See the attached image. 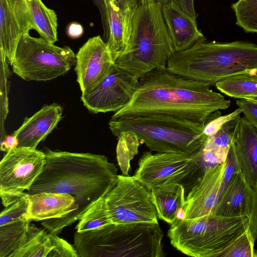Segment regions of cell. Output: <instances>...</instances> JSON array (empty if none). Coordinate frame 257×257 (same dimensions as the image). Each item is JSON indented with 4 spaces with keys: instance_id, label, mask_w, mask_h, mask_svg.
Returning <instances> with one entry per match:
<instances>
[{
    "instance_id": "6da1fadb",
    "label": "cell",
    "mask_w": 257,
    "mask_h": 257,
    "mask_svg": "<svg viewBox=\"0 0 257 257\" xmlns=\"http://www.w3.org/2000/svg\"><path fill=\"white\" fill-rule=\"evenodd\" d=\"M46 162L27 193H66L75 198V210L58 218L43 220L50 233L58 234L79 220L99 199L115 186L117 169L104 155L53 151L45 152Z\"/></svg>"
},
{
    "instance_id": "7a4b0ae2",
    "label": "cell",
    "mask_w": 257,
    "mask_h": 257,
    "mask_svg": "<svg viewBox=\"0 0 257 257\" xmlns=\"http://www.w3.org/2000/svg\"><path fill=\"white\" fill-rule=\"evenodd\" d=\"M230 106V100L208 85L161 67L140 78L131 100L111 118L162 114L204 126L211 113Z\"/></svg>"
},
{
    "instance_id": "3957f363",
    "label": "cell",
    "mask_w": 257,
    "mask_h": 257,
    "mask_svg": "<svg viewBox=\"0 0 257 257\" xmlns=\"http://www.w3.org/2000/svg\"><path fill=\"white\" fill-rule=\"evenodd\" d=\"M166 69L209 86L234 75L257 76V45L242 41H208L204 36L189 48L174 52Z\"/></svg>"
},
{
    "instance_id": "277c9868",
    "label": "cell",
    "mask_w": 257,
    "mask_h": 257,
    "mask_svg": "<svg viewBox=\"0 0 257 257\" xmlns=\"http://www.w3.org/2000/svg\"><path fill=\"white\" fill-rule=\"evenodd\" d=\"M162 7L158 2L139 3L133 17L128 50L114 61L119 67L139 78L154 69L166 67L175 52Z\"/></svg>"
},
{
    "instance_id": "5b68a950",
    "label": "cell",
    "mask_w": 257,
    "mask_h": 257,
    "mask_svg": "<svg viewBox=\"0 0 257 257\" xmlns=\"http://www.w3.org/2000/svg\"><path fill=\"white\" fill-rule=\"evenodd\" d=\"M163 236L159 223H111L76 231L74 241L81 257H162Z\"/></svg>"
},
{
    "instance_id": "8992f818",
    "label": "cell",
    "mask_w": 257,
    "mask_h": 257,
    "mask_svg": "<svg viewBox=\"0 0 257 257\" xmlns=\"http://www.w3.org/2000/svg\"><path fill=\"white\" fill-rule=\"evenodd\" d=\"M108 126L116 137L124 132L134 133L157 153H195L208 137L203 133V125L162 114L111 118Z\"/></svg>"
},
{
    "instance_id": "52a82bcc",
    "label": "cell",
    "mask_w": 257,
    "mask_h": 257,
    "mask_svg": "<svg viewBox=\"0 0 257 257\" xmlns=\"http://www.w3.org/2000/svg\"><path fill=\"white\" fill-rule=\"evenodd\" d=\"M248 227L247 217H224L208 214L191 219H178L171 224V244L193 257H219L226 246Z\"/></svg>"
},
{
    "instance_id": "ba28073f",
    "label": "cell",
    "mask_w": 257,
    "mask_h": 257,
    "mask_svg": "<svg viewBox=\"0 0 257 257\" xmlns=\"http://www.w3.org/2000/svg\"><path fill=\"white\" fill-rule=\"evenodd\" d=\"M202 149V148H201ZM218 165L201 149L193 154L144 152L134 176L150 190L181 184L188 192L208 168Z\"/></svg>"
},
{
    "instance_id": "9c48e42d",
    "label": "cell",
    "mask_w": 257,
    "mask_h": 257,
    "mask_svg": "<svg viewBox=\"0 0 257 257\" xmlns=\"http://www.w3.org/2000/svg\"><path fill=\"white\" fill-rule=\"evenodd\" d=\"M76 62V54L69 47L57 46L27 34L19 41L11 66L25 80L44 81L66 74Z\"/></svg>"
},
{
    "instance_id": "30bf717a",
    "label": "cell",
    "mask_w": 257,
    "mask_h": 257,
    "mask_svg": "<svg viewBox=\"0 0 257 257\" xmlns=\"http://www.w3.org/2000/svg\"><path fill=\"white\" fill-rule=\"evenodd\" d=\"M104 199L112 223H158L151 190L135 176L117 175Z\"/></svg>"
},
{
    "instance_id": "8fae6325",
    "label": "cell",
    "mask_w": 257,
    "mask_h": 257,
    "mask_svg": "<svg viewBox=\"0 0 257 257\" xmlns=\"http://www.w3.org/2000/svg\"><path fill=\"white\" fill-rule=\"evenodd\" d=\"M45 162V153L35 148L17 147L7 152L0 163V196L5 207L29 189Z\"/></svg>"
},
{
    "instance_id": "7c38bea8",
    "label": "cell",
    "mask_w": 257,
    "mask_h": 257,
    "mask_svg": "<svg viewBox=\"0 0 257 257\" xmlns=\"http://www.w3.org/2000/svg\"><path fill=\"white\" fill-rule=\"evenodd\" d=\"M139 79L114 63L109 73L97 87L90 92L82 93L81 100L92 113L115 112L131 100Z\"/></svg>"
},
{
    "instance_id": "4fadbf2b",
    "label": "cell",
    "mask_w": 257,
    "mask_h": 257,
    "mask_svg": "<svg viewBox=\"0 0 257 257\" xmlns=\"http://www.w3.org/2000/svg\"><path fill=\"white\" fill-rule=\"evenodd\" d=\"M76 58L74 70L82 93L97 87L114 64L107 43L99 35L89 38L79 48Z\"/></svg>"
},
{
    "instance_id": "5bb4252c",
    "label": "cell",
    "mask_w": 257,
    "mask_h": 257,
    "mask_svg": "<svg viewBox=\"0 0 257 257\" xmlns=\"http://www.w3.org/2000/svg\"><path fill=\"white\" fill-rule=\"evenodd\" d=\"M35 30L26 0H0L1 51L12 65L21 37Z\"/></svg>"
},
{
    "instance_id": "9a60e30c",
    "label": "cell",
    "mask_w": 257,
    "mask_h": 257,
    "mask_svg": "<svg viewBox=\"0 0 257 257\" xmlns=\"http://www.w3.org/2000/svg\"><path fill=\"white\" fill-rule=\"evenodd\" d=\"M225 166L224 161L208 168L191 187L186 197L184 219L213 214L221 198Z\"/></svg>"
},
{
    "instance_id": "2e32d148",
    "label": "cell",
    "mask_w": 257,
    "mask_h": 257,
    "mask_svg": "<svg viewBox=\"0 0 257 257\" xmlns=\"http://www.w3.org/2000/svg\"><path fill=\"white\" fill-rule=\"evenodd\" d=\"M63 109L57 104L44 106L32 116L24 118L22 125L13 135L18 140L19 147L36 149L61 119Z\"/></svg>"
},
{
    "instance_id": "e0dca14e",
    "label": "cell",
    "mask_w": 257,
    "mask_h": 257,
    "mask_svg": "<svg viewBox=\"0 0 257 257\" xmlns=\"http://www.w3.org/2000/svg\"><path fill=\"white\" fill-rule=\"evenodd\" d=\"M252 195L253 189L240 170L226 187L213 214L224 217H248Z\"/></svg>"
},
{
    "instance_id": "ac0fdd59",
    "label": "cell",
    "mask_w": 257,
    "mask_h": 257,
    "mask_svg": "<svg viewBox=\"0 0 257 257\" xmlns=\"http://www.w3.org/2000/svg\"><path fill=\"white\" fill-rule=\"evenodd\" d=\"M233 145L244 178L252 189L257 188V130L245 117L239 118Z\"/></svg>"
},
{
    "instance_id": "d6986e66",
    "label": "cell",
    "mask_w": 257,
    "mask_h": 257,
    "mask_svg": "<svg viewBox=\"0 0 257 257\" xmlns=\"http://www.w3.org/2000/svg\"><path fill=\"white\" fill-rule=\"evenodd\" d=\"M104 1L109 29V38L106 43L115 61L128 50L136 8L124 10L117 0Z\"/></svg>"
},
{
    "instance_id": "ffe728a7",
    "label": "cell",
    "mask_w": 257,
    "mask_h": 257,
    "mask_svg": "<svg viewBox=\"0 0 257 257\" xmlns=\"http://www.w3.org/2000/svg\"><path fill=\"white\" fill-rule=\"evenodd\" d=\"M162 11L175 52L189 48L204 37L197 27L196 20L171 2L163 5Z\"/></svg>"
},
{
    "instance_id": "44dd1931",
    "label": "cell",
    "mask_w": 257,
    "mask_h": 257,
    "mask_svg": "<svg viewBox=\"0 0 257 257\" xmlns=\"http://www.w3.org/2000/svg\"><path fill=\"white\" fill-rule=\"evenodd\" d=\"M29 195L27 218L31 221L61 218L75 210V198L69 194L40 192Z\"/></svg>"
},
{
    "instance_id": "7402d4cb",
    "label": "cell",
    "mask_w": 257,
    "mask_h": 257,
    "mask_svg": "<svg viewBox=\"0 0 257 257\" xmlns=\"http://www.w3.org/2000/svg\"><path fill=\"white\" fill-rule=\"evenodd\" d=\"M151 198L158 217L171 224L177 218L178 212L184 209L186 190L181 184L154 187L151 190Z\"/></svg>"
},
{
    "instance_id": "603a6c76",
    "label": "cell",
    "mask_w": 257,
    "mask_h": 257,
    "mask_svg": "<svg viewBox=\"0 0 257 257\" xmlns=\"http://www.w3.org/2000/svg\"><path fill=\"white\" fill-rule=\"evenodd\" d=\"M35 30L41 37L54 44L58 41V18L55 12L42 0H26Z\"/></svg>"
},
{
    "instance_id": "cb8c5ba5",
    "label": "cell",
    "mask_w": 257,
    "mask_h": 257,
    "mask_svg": "<svg viewBox=\"0 0 257 257\" xmlns=\"http://www.w3.org/2000/svg\"><path fill=\"white\" fill-rule=\"evenodd\" d=\"M52 247V234L30 224L23 242L12 257H48Z\"/></svg>"
},
{
    "instance_id": "d4e9b609",
    "label": "cell",
    "mask_w": 257,
    "mask_h": 257,
    "mask_svg": "<svg viewBox=\"0 0 257 257\" xmlns=\"http://www.w3.org/2000/svg\"><path fill=\"white\" fill-rule=\"evenodd\" d=\"M31 220L19 219L0 226V257H12L27 235Z\"/></svg>"
},
{
    "instance_id": "484cf974",
    "label": "cell",
    "mask_w": 257,
    "mask_h": 257,
    "mask_svg": "<svg viewBox=\"0 0 257 257\" xmlns=\"http://www.w3.org/2000/svg\"><path fill=\"white\" fill-rule=\"evenodd\" d=\"M221 92L228 96L244 99L257 96V76L243 74L220 80L215 84Z\"/></svg>"
},
{
    "instance_id": "4316f807",
    "label": "cell",
    "mask_w": 257,
    "mask_h": 257,
    "mask_svg": "<svg viewBox=\"0 0 257 257\" xmlns=\"http://www.w3.org/2000/svg\"><path fill=\"white\" fill-rule=\"evenodd\" d=\"M240 115L224 124L215 134L208 137L202 148L226 159L228 150L234 143Z\"/></svg>"
},
{
    "instance_id": "83f0119b",
    "label": "cell",
    "mask_w": 257,
    "mask_h": 257,
    "mask_svg": "<svg viewBox=\"0 0 257 257\" xmlns=\"http://www.w3.org/2000/svg\"><path fill=\"white\" fill-rule=\"evenodd\" d=\"M76 231L93 230L112 223L104 197L96 201L78 220Z\"/></svg>"
},
{
    "instance_id": "f1b7e54d",
    "label": "cell",
    "mask_w": 257,
    "mask_h": 257,
    "mask_svg": "<svg viewBox=\"0 0 257 257\" xmlns=\"http://www.w3.org/2000/svg\"><path fill=\"white\" fill-rule=\"evenodd\" d=\"M116 158L118 164L123 175H128L131 169L130 162L138 152L139 140L131 132H124L117 137Z\"/></svg>"
},
{
    "instance_id": "f546056e",
    "label": "cell",
    "mask_w": 257,
    "mask_h": 257,
    "mask_svg": "<svg viewBox=\"0 0 257 257\" xmlns=\"http://www.w3.org/2000/svg\"><path fill=\"white\" fill-rule=\"evenodd\" d=\"M231 8L238 26L247 33H257V0H238Z\"/></svg>"
},
{
    "instance_id": "4dcf8cb0",
    "label": "cell",
    "mask_w": 257,
    "mask_h": 257,
    "mask_svg": "<svg viewBox=\"0 0 257 257\" xmlns=\"http://www.w3.org/2000/svg\"><path fill=\"white\" fill-rule=\"evenodd\" d=\"M255 240L248 227L226 246L219 257H257L254 248Z\"/></svg>"
},
{
    "instance_id": "1f68e13d",
    "label": "cell",
    "mask_w": 257,
    "mask_h": 257,
    "mask_svg": "<svg viewBox=\"0 0 257 257\" xmlns=\"http://www.w3.org/2000/svg\"><path fill=\"white\" fill-rule=\"evenodd\" d=\"M29 194L24 193L18 199L5 207L0 215V226L22 218H27Z\"/></svg>"
},
{
    "instance_id": "d6a6232c",
    "label": "cell",
    "mask_w": 257,
    "mask_h": 257,
    "mask_svg": "<svg viewBox=\"0 0 257 257\" xmlns=\"http://www.w3.org/2000/svg\"><path fill=\"white\" fill-rule=\"evenodd\" d=\"M242 110L238 108L232 112L221 115L219 110L211 113L204 123L203 134L208 137L215 134L224 124L240 115Z\"/></svg>"
},
{
    "instance_id": "836d02e7",
    "label": "cell",
    "mask_w": 257,
    "mask_h": 257,
    "mask_svg": "<svg viewBox=\"0 0 257 257\" xmlns=\"http://www.w3.org/2000/svg\"><path fill=\"white\" fill-rule=\"evenodd\" d=\"M225 163V166L221 188V197L230 181L235 174L240 170L233 143L228 150Z\"/></svg>"
},
{
    "instance_id": "e575fe53",
    "label": "cell",
    "mask_w": 257,
    "mask_h": 257,
    "mask_svg": "<svg viewBox=\"0 0 257 257\" xmlns=\"http://www.w3.org/2000/svg\"><path fill=\"white\" fill-rule=\"evenodd\" d=\"M52 241L53 247L48 257L80 256L75 246L59 237L58 234H52Z\"/></svg>"
},
{
    "instance_id": "d590c367",
    "label": "cell",
    "mask_w": 257,
    "mask_h": 257,
    "mask_svg": "<svg viewBox=\"0 0 257 257\" xmlns=\"http://www.w3.org/2000/svg\"><path fill=\"white\" fill-rule=\"evenodd\" d=\"M236 104L241 109L244 117L257 130V103L246 99H237Z\"/></svg>"
},
{
    "instance_id": "8d00e7d4",
    "label": "cell",
    "mask_w": 257,
    "mask_h": 257,
    "mask_svg": "<svg viewBox=\"0 0 257 257\" xmlns=\"http://www.w3.org/2000/svg\"><path fill=\"white\" fill-rule=\"evenodd\" d=\"M248 219L249 228L256 239H257V188L253 189L252 200Z\"/></svg>"
},
{
    "instance_id": "74e56055",
    "label": "cell",
    "mask_w": 257,
    "mask_h": 257,
    "mask_svg": "<svg viewBox=\"0 0 257 257\" xmlns=\"http://www.w3.org/2000/svg\"><path fill=\"white\" fill-rule=\"evenodd\" d=\"M94 4L98 8L101 19L103 29V36L105 42H107L109 35V29L108 17L106 6L104 0H93Z\"/></svg>"
},
{
    "instance_id": "f35d334b",
    "label": "cell",
    "mask_w": 257,
    "mask_h": 257,
    "mask_svg": "<svg viewBox=\"0 0 257 257\" xmlns=\"http://www.w3.org/2000/svg\"><path fill=\"white\" fill-rule=\"evenodd\" d=\"M170 2L192 19H196L198 14L196 13L194 9V0H170Z\"/></svg>"
},
{
    "instance_id": "ab89813d",
    "label": "cell",
    "mask_w": 257,
    "mask_h": 257,
    "mask_svg": "<svg viewBox=\"0 0 257 257\" xmlns=\"http://www.w3.org/2000/svg\"><path fill=\"white\" fill-rule=\"evenodd\" d=\"M83 32L82 26L76 22L70 24L67 29V35L72 39L79 38L82 35Z\"/></svg>"
},
{
    "instance_id": "60d3db41",
    "label": "cell",
    "mask_w": 257,
    "mask_h": 257,
    "mask_svg": "<svg viewBox=\"0 0 257 257\" xmlns=\"http://www.w3.org/2000/svg\"><path fill=\"white\" fill-rule=\"evenodd\" d=\"M18 145V140L15 136H8L6 139L2 142L1 150L7 152L12 149L17 147Z\"/></svg>"
},
{
    "instance_id": "b9f144b4",
    "label": "cell",
    "mask_w": 257,
    "mask_h": 257,
    "mask_svg": "<svg viewBox=\"0 0 257 257\" xmlns=\"http://www.w3.org/2000/svg\"><path fill=\"white\" fill-rule=\"evenodd\" d=\"M122 9H135L139 4V0H117Z\"/></svg>"
},
{
    "instance_id": "7bdbcfd3",
    "label": "cell",
    "mask_w": 257,
    "mask_h": 257,
    "mask_svg": "<svg viewBox=\"0 0 257 257\" xmlns=\"http://www.w3.org/2000/svg\"><path fill=\"white\" fill-rule=\"evenodd\" d=\"M170 0H139L140 3H142L145 2H160L163 5L168 4L170 2Z\"/></svg>"
},
{
    "instance_id": "ee69618b",
    "label": "cell",
    "mask_w": 257,
    "mask_h": 257,
    "mask_svg": "<svg viewBox=\"0 0 257 257\" xmlns=\"http://www.w3.org/2000/svg\"><path fill=\"white\" fill-rule=\"evenodd\" d=\"M244 99H247L248 100H249V101H251L257 103V96L249 97H247V98H244Z\"/></svg>"
}]
</instances>
